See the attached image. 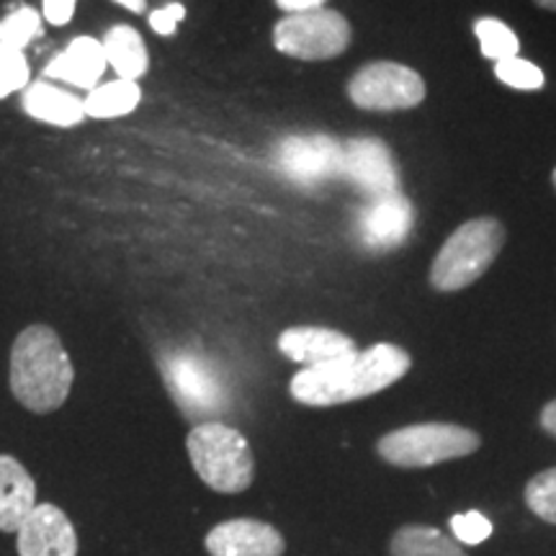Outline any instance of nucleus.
I'll return each mask as SVG.
<instances>
[{
	"label": "nucleus",
	"mask_w": 556,
	"mask_h": 556,
	"mask_svg": "<svg viewBox=\"0 0 556 556\" xmlns=\"http://www.w3.org/2000/svg\"><path fill=\"white\" fill-rule=\"evenodd\" d=\"M184 18H186L184 5L170 3V5H163V9L150 13V26L160 34V37H173L178 29V24Z\"/></svg>",
	"instance_id": "bb28decb"
},
{
	"label": "nucleus",
	"mask_w": 556,
	"mask_h": 556,
	"mask_svg": "<svg viewBox=\"0 0 556 556\" xmlns=\"http://www.w3.org/2000/svg\"><path fill=\"white\" fill-rule=\"evenodd\" d=\"M495 75L500 83L516 88V90H539L544 88V73L523 58H507L495 62Z\"/></svg>",
	"instance_id": "b1692460"
},
{
	"label": "nucleus",
	"mask_w": 556,
	"mask_h": 556,
	"mask_svg": "<svg viewBox=\"0 0 556 556\" xmlns=\"http://www.w3.org/2000/svg\"><path fill=\"white\" fill-rule=\"evenodd\" d=\"M340 178L353 184L366 199L389 197L400 191V168L392 150L377 137H356L343 144Z\"/></svg>",
	"instance_id": "9d476101"
},
{
	"label": "nucleus",
	"mask_w": 556,
	"mask_h": 556,
	"mask_svg": "<svg viewBox=\"0 0 556 556\" xmlns=\"http://www.w3.org/2000/svg\"><path fill=\"white\" fill-rule=\"evenodd\" d=\"M351 24L343 13L330 9L289 13L276 24L274 47L296 60H332L351 45Z\"/></svg>",
	"instance_id": "0eeeda50"
},
{
	"label": "nucleus",
	"mask_w": 556,
	"mask_h": 556,
	"mask_svg": "<svg viewBox=\"0 0 556 556\" xmlns=\"http://www.w3.org/2000/svg\"><path fill=\"white\" fill-rule=\"evenodd\" d=\"M526 505L541 520L556 526V467L541 471L526 484Z\"/></svg>",
	"instance_id": "5701e85b"
},
{
	"label": "nucleus",
	"mask_w": 556,
	"mask_h": 556,
	"mask_svg": "<svg viewBox=\"0 0 556 556\" xmlns=\"http://www.w3.org/2000/svg\"><path fill=\"white\" fill-rule=\"evenodd\" d=\"M536 3L546 11H556V0H536Z\"/></svg>",
	"instance_id": "2f4dec72"
},
{
	"label": "nucleus",
	"mask_w": 556,
	"mask_h": 556,
	"mask_svg": "<svg viewBox=\"0 0 556 556\" xmlns=\"http://www.w3.org/2000/svg\"><path fill=\"white\" fill-rule=\"evenodd\" d=\"M415 225V208L409 204L405 193H389V197L368 199L361 206L356 217L358 242L366 250H384L400 248L409 238Z\"/></svg>",
	"instance_id": "9b49d317"
},
{
	"label": "nucleus",
	"mask_w": 556,
	"mask_h": 556,
	"mask_svg": "<svg viewBox=\"0 0 556 556\" xmlns=\"http://www.w3.org/2000/svg\"><path fill=\"white\" fill-rule=\"evenodd\" d=\"M475 34L482 45V54L486 60H507V58H518L520 41L516 37V31L510 26L503 24L497 18H482L475 24Z\"/></svg>",
	"instance_id": "4be33fe9"
},
{
	"label": "nucleus",
	"mask_w": 556,
	"mask_h": 556,
	"mask_svg": "<svg viewBox=\"0 0 556 556\" xmlns=\"http://www.w3.org/2000/svg\"><path fill=\"white\" fill-rule=\"evenodd\" d=\"M37 507V482L18 458L0 454V531L16 533Z\"/></svg>",
	"instance_id": "dca6fc26"
},
{
	"label": "nucleus",
	"mask_w": 556,
	"mask_h": 556,
	"mask_svg": "<svg viewBox=\"0 0 556 556\" xmlns=\"http://www.w3.org/2000/svg\"><path fill=\"white\" fill-rule=\"evenodd\" d=\"M274 163L296 186L328 184L343 170V144L328 135H289L276 144Z\"/></svg>",
	"instance_id": "1a4fd4ad"
},
{
	"label": "nucleus",
	"mask_w": 556,
	"mask_h": 556,
	"mask_svg": "<svg viewBox=\"0 0 556 556\" xmlns=\"http://www.w3.org/2000/svg\"><path fill=\"white\" fill-rule=\"evenodd\" d=\"M106 54L103 45L93 37H78L60 52L50 65L45 67V75L52 80L70 83L75 88L93 90L101 83L103 70H106Z\"/></svg>",
	"instance_id": "2eb2a0df"
},
{
	"label": "nucleus",
	"mask_w": 556,
	"mask_h": 556,
	"mask_svg": "<svg viewBox=\"0 0 556 556\" xmlns=\"http://www.w3.org/2000/svg\"><path fill=\"white\" fill-rule=\"evenodd\" d=\"M278 351L296 364L312 368L351 356L356 353V343L330 328H289L278 336Z\"/></svg>",
	"instance_id": "4468645a"
},
{
	"label": "nucleus",
	"mask_w": 556,
	"mask_h": 556,
	"mask_svg": "<svg viewBox=\"0 0 556 556\" xmlns=\"http://www.w3.org/2000/svg\"><path fill=\"white\" fill-rule=\"evenodd\" d=\"M505 229L497 219L479 217L464 222L446 245L438 250L433 268H430V283L438 291H458L484 276L497 253L503 250Z\"/></svg>",
	"instance_id": "20e7f679"
},
{
	"label": "nucleus",
	"mask_w": 556,
	"mask_h": 556,
	"mask_svg": "<svg viewBox=\"0 0 556 556\" xmlns=\"http://www.w3.org/2000/svg\"><path fill=\"white\" fill-rule=\"evenodd\" d=\"M328 0H276V5L287 13H304V11H317L325 9Z\"/></svg>",
	"instance_id": "c85d7f7f"
},
{
	"label": "nucleus",
	"mask_w": 556,
	"mask_h": 556,
	"mask_svg": "<svg viewBox=\"0 0 556 556\" xmlns=\"http://www.w3.org/2000/svg\"><path fill=\"white\" fill-rule=\"evenodd\" d=\"M475 430L454 422H420L392 430L379 441V456L400 469H426L475 454L479 448Z\"/></svg>",
	"instance_id": "423d86ee"
},
{
	"label": "nucleus",
	"mask_w": 556,
	"mask_h": 556,
	"mask_svg": "<svg viewBox=\"0 0 556 556\" xmlns=\"http://www.w3.org/2000/svg\"><path fill=\"white\" fill-rule=\"evenodd\" d=\"M142 101V90L135 80H111L103 86H96L83 101L86 116L93 119H116V116H127Z\"/></svg>",
	"instance_id": "6ab92c4d"
},
{
	"label": "nucleus",
	"mask_w": 556,
	"mask_h": 556,
	"mask_svg": "<svg viewBox=\"0 0 556 556\" xmlns=\"http://www.w3.org/2000/svg\"><path fill=\"white\" fill-rule=\"evenodd\" d=\"M41 31V13L31 5H18L0 21V54L24 52Z\"/></svg>",
	"instance_id": "412c9836"
},
{
	"label": "nucleus",
	"mask_w": 556,
	"mask_h": 556,
	"mask_svg": "<svg viewBox=\"0 0 556 556\" xmlns=\"http://www.w3.org/2000/svg\"><path fill=\"white\" fill-rule=\"evenodd\" d=\"M206 552L212 556H283L287 541L263 520L235 518L206 533Z\"/></svg>",
	"instance_id": "ddd939ff"
},
{
	"label": "nucleus",
	"mask_w": 556,
	"mask_h": 556,
	"mask_svg": "<svg viewBox=\"0 0 556 556\" xmlns=\"http://www.w3.org/2000/svg\"><path fill=\"white\" fill-rule=\"evenodd\" d=\"M103 54H106V62L116 70L122 80H139L150 67L148 47H144L142 37H139L137 29L131 26H114V29L106 31L103 37Z\"/></svg>",
	"instance_id": "a211bd4d"
},
{
	"label": "nucleus",
	"mask_w": 556,
	"mask_h": 556,
	"mask_svg": "<svg viewBox=\"0 0 556 556\" xmlns=\"http://www.w3.org/2000/svg\"><path fill=\"white\" fill-rule=\"evenodd\" d=\"M160 374L170 397L184 409L186 417L208 420L227 413L229 389L219 368L191 348H173L160 356Z\"/></svg>",
	"instance_id": "39448f33"
},
{
	"label": "nucleus",
	"mask_w": 556,
	"mask_h": 556,
	"mask_svg": "<svg viewBox=\"0 0 556 556\" xmlns=\"http://www.w3.org/2000/svg\"><path fill=\"white\" fill-rule=\"evenodd\" d=\"M552 180H554V186H556V168H554V176H552Z\"/></svg>",
	"instance_id": "473e14b6"
},
{
	"label": "nucleus",
	"mask_w": 556,
	"mask_h": 556,
	"mask_svg": "<svg viewBox=\"0 0 556 556\" xmlns=\"http://www.w3.org/2000/svg\"><path fill=\"white\" fill-rule=\"evenodd\" d=\"M29 62H26L24 52H9L0 54V99L18 93V90L29 88Z\"/></svg>",
	"instance_id": "393cba45"
},
{
	"label": "nucleus",
	"mask_w": 556,
	"mask_h": 556,
	"mask_svg": "<svg viewBox=\"0 0 556 556\" xmlns=\"http://www.w3.org/2000/svg\"><path fill=\"white\" fill-rule=\"evenodd\" d=\"M75 381V368L58 332L47 325L21 330L11 348V392L37 415L65 405Z\"/></svg>",
	"instance_id": "f03ea898"
},
{
	"label": "nucleus",
	"mask_w": 556,
	"mask_h": 556,
	"mask_svg": "<svg viewBox=\"0 0 556 556\" xmlns=\"http://www.w3.org/2000/svg\"><path fill=\"white\" fill-rule=\"evenodd\" d=\"M413 366L402 348L392 343H377L368 351H356L351 356L330 361L325 366L302 368L291 379V397L307 407H332L345 402L371 397L397 384Z\"/></svg>",
	"instance_id": "f257e3e1"
},
{
	"label": "nucleus",
	"mask_w": 556,
	"mask_h": 556,
	"mask_svg": "<svg viewBox=\"0 0 556 556\" xmlns=\"http://www.w3.org/2000/svg\"><path fill=\"white\" fill-rule=\"evenodd\" d=\"M75 5H78V0H45L41 16L52 26H67L75 16Z\"/></svg>",
	"instance_id": "cd10ccee"
},
{
	"label": "nucleus",
	"mask_w": 556,
	"mask_h": 556,
	"mask_svg": "<svg viewBox=\"0 0 556 556\" xmlns=\"http://www.w3.org/2000/svg\"><path fill=\"white\" fill-rule=\"evenodd\" d=\"M191 464L201 482L222 495H240L253 484L255 458L248 438L219 420L199 422L186 438Z\"/></svg>",
	"instance_id": "7ed1b4c3"
},
{
	"label": "nucleus",
	"mask_w": 556,
	"mask_h": 556,
	"mask_svg": "<svg viewBox=\"0 0 556 556\" xmlns=\"http://www.w3.org/2000/svg\"><path fill=\"white\" fill-rule=\"evenodd\" d=\"M392 556H469L456 539L430 526H405L394 533Z\"/></svg>",
	"instance_id": "aec40b11"
},
{
	"label": "nucleus",
	"mask_w": 556,
	"mask_h": 556,
	"mask_svg": "<svg viewBox=\"0 0 556 556\" xmlns=\"http://www.w3.org/2000/svg\"><path fill=\"white\" fill-rule=\"evenodd\" d=\"M451 531H454L458 544L477 546L492 536V523L490 518L482 516V513L471 510V513H462V516L451 518Z\"/></svg>",
	"instance_id": "a878e982"
},
{
	"label": "nucleus",
	"mask_w": 556,
	"mask_h": 556,
	"mask_svg": "<svg viewBox=\"0 0 556 556\" xmlns=\"http://www.w3.org/2000/svg\"><path fill=\"white\" fill-rule=\"evenodd\" d=\"M541 426H544L546 433H552L556 438V400L548 402L544 413H541Z\"/></svg>",
	"instance_id": "c756f323"
},
{
	"label": "nucleus",
	"mask_w": 556,
	"mask_h": 556,
	"mask_svg": "<svg viewBox=\"0 0 556 556\" xmlns=\"http://www.w3.org/2000/svg\"><path fill=\"white\" fill-rule=\"evenodd\" d=\"M24 111L31 119L52 124V127H75L86 119V109L78 96L67 93L47 80L29 83L24 90Z\"/></svg>",
	"instance_id": "f3484780"
},
{
	"label": "nucleus",
	"mask_w": 556,
	"mask_h": 556,
	"mask_svg": "<svg viewBox=\"0 0 556 556\" xmlns=\"http://www.w3.org/2000/svg\"><path fill=\"white\" fill-rule=\"evenodd\" d=\"M114 3H119L122 9L131 13H144V0H114Z\"/></svg>",
	"instance_id": "7c9ffc66"
},
{
	"label": "nucleus",
	"mask_w": 556,
	"mask_h": 556,
	"mask_svg": "<svg viewBox=\"0 0 556 556\" xmlns=\"http://www.w3.org/2000/svg\"><path fill=\"white\" fill-rule=\"evenodd\" d=\"M21 556H78V533L58 505L41 503L16 531Z\"/></svg>",
	"instance_id": "f8f14e48"
},
{
	"label": "nucleus",
	"mask_w": 556,
	"mask_h": 556,
	"mask_svg": "<svg viewBox=\"0 0 556 556\" xmlns=\"http://www.w3.org/2000/svg\"><path fill=\"white\" fill-rule=\"evenodd\" d=\"M348 99L366 111H405L420 106L426 83L400 62H371L348 83Z\"/></svg>",
	"instance_id": "6e6552de"
}]
</instances>
